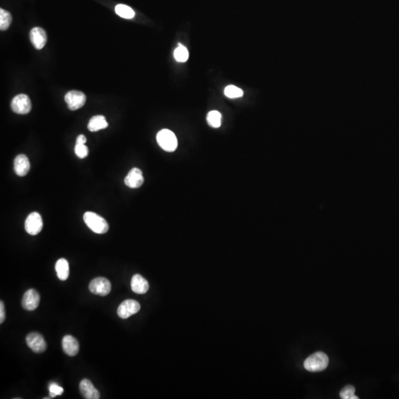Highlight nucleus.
I'll return each instance as SVG.
<instances>
[{"mask_svg": "<svg viewBox=\"0 0 399 399\" xmlns=\"http://www.w3.org/2000/svg\"><path fill=\"white\" fill-rule=\"evenodd\" d=\"M75 153L80 159H84L89 154V149L85 144H76L75 146Z\"/></svg>", "mask_w": 399, "mask_h": 399, "instance_id": "25", "label": "nucleus"}, {"mask_svg": "<svg viewBox=\"0 0 399 399\" xmlns=\"http://www.w3.org/2000/svg\"><path fill=\"white\" fill-rule=\"evenodd\" d=\"M144 181L142 171L138 168H133L128 173L125 179L126 186L131 189H137L142 187Z\"/></svg>", "mask_w": 399, "mask_h": 399, "instance_id": "11", "label": "nucleus"}, {"mask_svg": "<svg viewBox=\"0 0 399 399\" xmlns=\"http://www.w3.org/2000/svg\"><path fill=\"white\" fill-rule=\"evenodd\" d=\"M26 342L28 346L36 353H42L47 349V344L44 337L38 333L33 332L28 334L26 337Z\"/></svg>", "mask_w": 399, "mask_h": 399, "instance_id": "9", "label": "nucleus"}, {"mask_svg": "<svg viewBox=\"0 0 399 399\" xmlns=\"http://www.w3.org/2000/svg\"><path fill=\"white\" fill-rule=\"evenodd\" d=\"M56 273H57L58 278L60 280H67L70 274V269H69V263L67 259L64 258H61L56 262Z\"/></svg>", "mask_w": 399, "mask_h": 399, "instance_id": "18", "label": "nucleus"}, {"mask_svg": "<svg viewBox=\"0 0 399 399\" xmlns=\"http://www.w3.org/2000/svg\"><path fill=\"white\" fill-rule=\"evenodd\" d=\"M5 319V305L3 302L0 303V323L2 324Z\"/></svg>", "mask_w": 399, "mask_h": 399, "instance_id": "27", "label": "nucleus"}, {"mask_svg": "<svg viewBox=\"0 0 399 399\" xmlns=\"http://www.w3.org/2000/svg\"><path fill=\"white\" fill-rule=\"evenodd\" d=\"M62 345L64 352L70 356H76L80 351V344L73 335H64L62 342Z\"/></svg>", "mask_w": 399, "mask_h": 399, "instance_id": "13", "label": "nucleus"}, {"mask_svg": "<svg viewBox=\"0 0 399 399\" xmlns=\"http://www.w3.org/2000/svg\"><path fill=\"white\" fill-rule=\"evenodd\" d=\"M140 309L141 305L138 302L133 300H128L120 304L117 310V314L120 318L125 319L137 314Z\"/></svg>", "mask_w": 399, "mask_h": 399, "instance_id": "8", "label": "nucleus"}, {"mask_svg": "<svg viewBox=\"0 0 399 399\" xmlns=\"http://www.w3.org/2000/svg\"><path fill=\"white\" fill-rule=\"evenodd\" d=\"M87 142V139L84 135H80L76 139V144H85Z\"/></svg>", "mask_w": 399, "mask_h": 399, "instance_id": "28", "label": "nucleus"}, {"mask_svg": "<svg viewBox=\"0 0 399 399\" xmlns=\"http://www.w3.org/2000/svg\"><path fill=\"white\" fill-rule=\"evenodd\" d=\"M80 389L84 399H98L100 398L99 392L95 388L93 383L88 379H83L80 382Z\"/></svg>", "mask_w": 399, "mask_h": 399, "instance_id": "14", "label": "nucleus"}, {"mask_svg": "<svg viewBox=\"0 0 399 399\" xmlns=\"http://www.w3.org/2000/svg\"><path fill=\"white\" fill-rule=\"evenodd\" d=\"M64 100L70 111H74L80 109L86 103V96L84 93L77 90L68 92L64 96Z\"/></svg>", "mask_w": 399, "mask_h": 399, "instance_id": "6", "label": "nucleus"}, {"mask_svg": "<svg viewBox=\"0 0 399 399\" xmlns=\"http://www.w3.org/2000/svg\"><path fill=\"white\" fill-rule=\"evenodd\" d=\"M159 146L166 152H172L177 147V139L173 131L163 129L159 132L156 136Z\"/></svg>", "mask_w": 399, "mask_h": 399, "instance_id": "3", "label": "nucleus"}, {"mask_svg": "<svg viewBox=\"0 0 399 399\" xmlns=\"http://www.w3.org/2000/svg\"><path fill=\"white\" fill-rule=\"evenodd\" d=\"M207 122L213 128H219L221 126L222 115L217 111H210L207 115Z\"/></svg>", "mask_w": 399, "mask_h": 399, "instance_id": "20", "label": "nucleus"}, {"mask_svg": "<svg viewBox=\"0 0 399 399\" xmlns=\"http://www.w3.org/2000/svg\"><path fill=\"white\" fill-rule=\"evenodd\" d=\"M84 221L90 229L95 233L103 235L107 233L109 230V225L106 220L92 211L84 213Z\"/></svg>", "mask_w": 399, "mask_h": 399, "instance_id": "1", "label": "nucleus"}, {"mask_svg": "<svg viewBox=\"0 0 399 399\" xmlns=\"http://www.w3.org/2000/svg\"><path fill=\"white\" fill-rule=\"evenodd\" d=\"M108 127V123L104 115H95L89 121L87 128L90 132H97L101 129H106Z\"/></svg>", "mask_w": 399, "mask_h": 399, "instance_id": "17", "label": "nucleus"}, {"mask_svg": "<svg viewBox=\"0 0 399 399\" xmlns=\"http://www.w3.org/2000/svg\"><path fill=\"white\" fill-rule=\"evenodd\" d=\"M11 107L15 113L25 115L32 111V101L28 96L25 94H19L13 98Z\"/></svg>", "mask_w": 399, "mask_h": 399, "instance_id": "4", "label": "nucleus"}, {"mask_svg": "<svg viewBox=\"0 0 399 399\" xmlns=\"http://www.w3.org/2000/svg\"><path fill=\"white\" fill-rule=\"evenodd\" d=\"M49 393H50V398H54L56 396L63 395L64 393V389L58 385L57 383H51L49 385Z\"/></svg>", "mask_w": 399, "mask_h": 399, "instance_id": "26", "label": "nucleus"}, {"mask_svg": "<svg viewBox=\"0 0 399 399\" xmlns=\"http://www.w3.org/2000/svg\"><path fill=\"white\" fill-rule=\"evenodd\" d=\"M40 302V296L34 289H29L24 294L22 305L27 311H34L38 308Z\"/></svg>", "mask_w": 399, "mask_h": 399, "instance_id": "10", "label": "nucleus"}, {"mask_svg": "<svg viewBox=\"0 0 399 399\" xmlns=\"http://www.w3.org/2000/svg\"><path fill=\"white\" fill-rule=\"evenodd\" d=\"M329 359L325 353L317 352L311 355L304 362V367L309 372H321L326 369Z\"/></svg>", "mask_w": 399, "mask_h": 399, "instance_id": "2", "label": "nucleus"}, {"mask_svg": "<svg viewBox=\"0 0 399 399\" xmlns=\"http://www.w3.org/2000/svg\"><path fill=\"white\" fill-rule=\"evenodd\" d=\"M89 289L93 294L104 297L111 293V283L104 277H97L90 282Z\"/></svg>", "mask_w": 399, "mask_h": 399, "instance_id": "5", "label": "nucleus"}, {"mask_svg": "<svg viewBox=\"0 0 399 399\" xmlns=\"http://www.w3.org/2000/svg\"><path fill=\"white\" fill-rule=\"evenodd\" d=\"M12 22V16L8 11L1 8L0 9V29L6 31L9 28Z\"/></svg>", "mask_w": 399, "mask_h": 399, "instance_id": "21", "label": "nucleus"}, {"mask_svg": "<svg viewBox=\"0 0 399 399\" xmlns=\"http://www.w3.org/2000/svg\"><path fill=\"white\" fill-rule=\"evenodd\" d=\"M174 57L178 63H186L189 59V51L187 48L179 44L178 47L175 50Z\"/></svg>", "mask_w": 399, "mask_h": 399, "instance_id": "22", "label": "nucleus"}, {"mask_svg": "<svg viewBox=\"0 0 399 399\" xmlns=\"http://www.w3.org/2000/svg\"><path fill=\"white\" fill-rule=\"evenodd\" d=\"M25 231L31 235H36L40 233L43 228V221L40 214L32 212L28 215L25 221Z\"/></svg>", "mask_w": 399, "mask_h": 399, "instance_id": "7", "label": "nucleus"}, {"mask_svg": "<svg viewBox=\"0 0 399 399\" xmlns=\"http://www.w3.org/2000/svg\"><path fill=\"white\" fill-rule=\"evenodd\" d=\"M30 38H31L32 45L37 50H41L45 47L48 39L47 34L45 30L39 27L33 28L31 31Z\"/></svg>", "mask_w": 399, "mask_h": 399, "instance_id": "12", "label": "nucleus"}, {"mask_svg": "<svg viewBox=\"0 0 399 399\" xmlns=\"http://www.w3.org/2000/svg\"><path fill=\"white\" fill-rule=\"evenodd\" d=\"M115 11L118 16L125 19H132L135 16L133 10L128 5L119 4L115 6Z\"/></svg>", "mask_w": 399, "mask_h": 399, "instance_id": "19", "label": "nucleus"}, {"mask_svg": "<svg viewBox=\"0 0 399 399\" xmlns=\"http://www.w3.org/2000/svg\"><path fill=\"white\" fill-rule=\"evenodd\" d=\"M224 94L229 98H238L243 96V91L236 86L228 85L225 87Z\"/></svg>", "mask_w": 399, "mask_h": 399, "instance_id": "23", "label": "nucleus"}, {"mask_svg": "<svg viewBox=\"0 0 399 399\" xmlns=\"http://www.w3.org/2000/svg\"><path fill=\"white\" fill-rule=\"evenodd\" d=\"M149 283L142 275L135 274L131 280V287L133 292L138 294H144L149 290Z\"/></svg>", "mask_w": 399, "mask_h": 399, "instance_id": "16", "label": "nucleus"}, {"mask_svg": "<svg viewBox=\"0 0 399 399\" xmlns=\"http://www.w3.org/2000/svg\"><path fill=\"white\" fill-rule=\"evenodd\" d=\"M355 387L351 385L346 386L340 392V398L342 399H358L359 397L355 395Z\"/></svg>", "mask_w": 399, "mask_h": 399, "instance_id": "24", "label": "nucleus"}, {"mask_svg": "<svg viewBox=\"0 0 399 399\" xmlns=\"http://www.w3.org/2000/svg\"><path fill=\"white\" fill-rule=\"evenodd\" d=\"M14 172L18 176L23 177L29 172L31 164L25 155H19L14 159Z\"/></svg>", "mask_w": 399, "mask_h": 399, "instance_id": "15", "label": "nucleus"}]
</instances>
